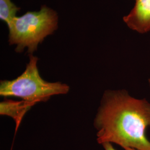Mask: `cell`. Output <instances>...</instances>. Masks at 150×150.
Listing matches in <instances>:
<instances>
[{"label":"cell","mask_w":150,"mask_h":150,"mask_svg":"<svg viewBox=\"0 0 150 150\" xmlns=\"http://www.w3.org/2000/svg\"><path fill=\"white\" fill-rule=\"evenodd\" d=\"M102 145L103 146V147L105 150H117L113 147L111 143L107 142V143H105V144H102Z\"/></svg>","instance_id":"7"},{"label":"cell","mask_w":150,"mask_h":150,"mask_svg":"<svg viewBox=\"0 0 150 150\" xmlns=\"http://www.w3.org/2000/svg\"><path fill=\"white\" fill-rule=\"evenodd\" d=\"M32 106L33 105L23 100L16 101L11 100H5L0 103V114L13 118L16 122L17 129L25 114Z\"/></svg>","instance_id":"5"},{"label":"cell","mask_w":150,"mask_h":150,"mask_svg":"<svg viewBox=\"0 0 150 150\" xmlns=\"http://www.w3.org/2000/svg\"><path fill=\"white\" fill-rule=\"evenodd\" d=\"M29 62L21 75L13 80L1 81L0 95L16 97L34 106L46 102L54 95L67 94L70 87L59 82H50L44 80L38 70V59L30 54Z\"/></svg>","instance_id":"3"},{"label":"cell","mask_w":150,"mask_h":150,"mask_svg":"<svg viewBox=\"0 0 150 150\" xmlns=\"http://www.w3.org/2000/svg\"><path fill=\"white\" fill-rule=\"evenodd\" d=\"M57 13L43 6L39 11L27 12L13 19L7 25L8 42L11 45H16L17 52L21 53L27 48L28 54H32L38 45L57 28Z\"/></svg>","instance_id":"2"},{"label":"cell","mask_w":150,"mask_h":150,"mask_svg":"<svg viewBox=\"0 0 150 150\" xmlns=\"http://www.w3.org/2000/svg\"><path fill=\"white\" fill-rule=\"evenodd\" d=\"M20 8L17 7L11 0H0V18L8 25Z\"/></svg>","instance_id":"6"},{"label":"cell","mask_w":150,"mask_h":150,"mask_svg":"<svg viewBox=\"0 0 150 150\" xmlns=\"http://www.w3.org/2000/svg\"><path fill=\"white\" fill-rule=\"evenodd\" d=\"M148 82H149V86H150V79H149V80H148Z\"/></svg>","instance_id":"9"},{"label":"cell","mask_w":150,"mask_h":150,"mask_svg":"<svg viewBox=\"0 0 150 150\" xmlns=\"http://www.w3.org/2000/svg\"><path fill=\"white\" fill-rule=\"evenodd\" d=\"M123 21L131 30L145 33L150 31V0H135L134 8Z\"/></svg>","instance_id":"4"},{"label":"cell","mask_w":150,"mask_h":150,"mask_svg":"<svg viewBox=\"0 0 150 150\" xmlns=\"http://www.w3.org/2000/svg\"><path fill=\"white\" fill-rule=\"evenodd\" d=\"M94 126L99 144L114 143L123 149L150 150L146 130L150 127V103L125 90L105 91Z\"/></svg>","instance_id":"1"},{"label":"cell","mask_w":150,"mask_h":150,"mask_svg":"<svg viewBox=\"0 0 150 150\" xmlns=\"http://www.w3.org/2000/svg\"><path fill=\"white\" fill-rule=\"evenodd\" d=\"M124 149L125 150H135L134 149H132V148H125Z\"/></svg>","instance_id":"8"}]
</instances>
